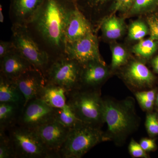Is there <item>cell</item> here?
Returning a JSON list of instances; mask_svg holds the SVG:
<instances>
[{
	"label": "cell",
	"instance_id": "2e32d148",
	"mask_svg": "<svg viewBox=\"0 0 158 158\" xmlns=\"http://www.w3.org/2000/svg\"><path fill=\"white\" fill-rule=\"evenodd\" d=\"M109 71L105 62L92 61L82 65L81 88L95 89L107 78Z\"/></svg>",
	"mask_w": 158,
	"mask_h": 158
},
{
	"label": "cell",
	"instance_id": "7c38bea8",
	"mask_svg": "<svg viewBox=\"0 0 158 158\" xmlns=\"http://www.w3.org/2000/svg\"><path fill=\"white\" fill-rule=\"evenodd\" d=\"M15 81L24 96V106L31 100L37 98L46 84L43 74L35 68L24 73Z\"/></svg>",
	"mask_w": 158,
	"mask_h": 158
},
{
	"label": "cell",
	"instance_id": "cb8c5ba5",
	"mask_svg": "<svg viewBox=\"0 0 158 158\" xmlns=\"http://www.w3.org/2000/svg\"><path fill=\"white\" fill-rule=\"evenodd\" d=\"M148 34L149 29L147 23L141 19L131 23L128 30V37L132 41H140Z\"/></svg>",
	"mask_w": 158,
	"mask_h": 158
},
{
	"label": "cell",
	"instance_id": "7402d4cb",
	"mask_svg": "<svg viewBox=\"0 0 158 158\" xmlns=\"http://www.w3.org/2000/svg\"><path fill=\"white\" fill-rule=\"evenodd\" d=\"M158 49V41L151 38L142 39L133 46L132 52L143 59H149L155 53Z\"/></svg>",
	"mask_w": 158,
	"mask_h": 158
},
{
	"label": "cell",
	"instance_id": "836d02e7",
	"mask_svg": "<svg viewBox=\"0 0 158 158\" xmlns=\"http://www.w3.org/2000/svg\"><path fill=\"white\" fill-rule=\"evenodd\" d=\"M140 144L145 152L153 150L156 148L155 140L149 138H143L140 141Z\"/></svg>",
	"mask_w": 158,
	"mask_h": 158
},
{
	"label": "cell",
	"instance_id": "6da1fadb",
	"mask_svg": "<svg viewBox=\"0 0 158 158\" xmlns=\"http://www.w3.org/2000/svg\"><path fill=\"white\" fill-rule=\"evenodd\" d=\"M75 2L44 0L27 28L37 44L48 55L51 62L65 55V31Z\"/></svg>",
	"mask_w": 158,
	"mask_h": 158
},
{
	"label": "cell",
	"instance_id": "ac0fdd59",
	"mask_svg": "<svg viewBox=\"0 0 158 158\" xmlns=\"http://www.w3.org/2000/svg\"><path fill=\"white\" fill-rule=\"evenodd\" d=\"M114 0H76L78 9L93 25L99 22L100 15L109 7L110 9Z\"/></svg>",
	"mask_w": 158,
	"mask_h": 158
},
{
	"label": "cell",
	"instance_id": "8992f818",
	"mask_svg": "<svg viewBox=\"0 0 158 158\" xmlns=\"http://www.w3.org/2000/svg\"><path fill=\"white\" fill-rule=\"evenodd\" d=\"M82 65L65 55L51 62L44 73L46 82L64 88L67 93L81 88Z\"/></svg>",
	"mask_w": 158,
	"mask_h": 158
},
{
	"label": "cell",
	"instance_id": "4dcf8cb0",
	"mask_svg": "<svg viewBox=\"0 0 158 158\" xmlns=\"http://www.w3.org/2000/svg\"><path fill=\"white\" fill-rule=\"evenodd\" d=\"M129 150L131 155L135 158H147L148 156L145 151L142 148L140 144H138L135 140H131Z\"/></svg>",
	"mask_w": 158,
	"mask_h": 158
},
{
	"label": "cell",
	"instance_id": "603a6c76",
	"mask_svg": "<svg viewBox=\"0 0 158 158\" xmlns=\"http://www.w3.org/2000/svg\"><path fill=\"white\" fill-rule=\"evenodd\" d=\"M55 119L70 129L82 122L77 117L71 108L67 104L64 107L56 109Z\"/></svg>",
	"mask_w": 158,
	"mask_h": 158
},
{
	"label": "cell",
	"instance_id": "d6986e66",
	"mask_svg": "<svg viewBox=\"0 0 158 158\" xmlns=\"http://www.w3.org/2000/svg\"><path fill=\"white\" fill-rule=\"evenodd\" d=\"M99 25L103 37L110 40H115L120 38L123 36L126 30L124 19L114 14L101 20Z\"/></svg>",
	"mask_w": 158,
	"mask_h": 158
},
{
	"label": "cell",
	"instance_id": "30bf717a",
	"mask_svg": "<svg viewBox=\"0 0 158 158\" xmlns=\"http://www.w3.org/2000/svg\"><path fill=\"white\" fill-rule=\"evenodd\" d=\"M35 130L47 148L60 158L59 151L66 141L70 129L55 119Z\"/></svg>",
	"mask_w": 158,
	"mask_h": 158
},
{
	"label": "cell",
	"instance_id": "f546056e",
	"mask_svg": "<svg viewBox=\"0 0 158 158\" xmlns=\"http://www.w3.org/2000/svg\"><path fill=\"white\" fill-rule=\"evenodd\" d=\"M146 129L150 135H158V118L156 113H148L146 116L145 122Z\"/></svg>",
	"mask_w": 158,
	"mask_h": 158
},
{
	"label": "cell",
	"instance_id": "83f0119b",
	"mask_svg": "<svg viewBox=\"0 0 158 158\" xmlns=\"http://www.w3.org/2000/svg\"><path fill=\"white\" fill-rule=\"evenodd\" d=\"M135 0H114L110 9L111 14L119 12L127 14L131 10Z\"/></svg>",
	"mask_w": 158,
	"mask_h": 158
},
{
	"label": "cell",
	"instance_id": "4316f807",
	"mask_svg": "<svg viewBox=\"0 0 158 158\" xmlns=\"http://www.w3.org/2000/svg\"><path fill=\"white\" fill-rule=\"evenodd\" d=\"M0 158H15L11 139L6 131L0 130Z\"/></svg>",
	"mask_w": 158,
	"mask_h": 158
},
{
	"label": "cell",
	"instance_id": "ba28073f",
	"mask_svg": "<svg viewBox=\"0 0 158 158\" xmlns=\"http://www.w3.org/2000/svg\"><path fill=\"white\" fill-rule=\"evenodd\" d=\"M56 109L39 98L31 100L23 108L17 124L36 130L56 119Z\"/></svg>",
	"mask_w": 158,
	"mask_h": 158
},
{
	"label": "cell",
	"instance_id": "52a82bcc",
	"mask_svg": "<svg viewBox=\"0 0 158 158\" xmlns=\"http://www.w3.org/2000/svg\"><path fill=\"white\" fill-rule=\"evenodd\" d=\"M11 41L15 48L33 67L44 75L51 62V59L35 41L27 27L12 26Z\"/></svg>",
	"mask_w": 158,
	"mask_h": 158
},
{
	"label": "cell",
	"instance_id": "d4e9b609",
	"mask_svg": "<svg viewBox=\"0 0 158 158\" xmlns=\"http://www.w3.org/2000/svg\"><path fill=\"white\" fill-rule=\"evenodd\" d=\"M112 62L111 67L113 70L117 69L125 65L129 58L128 52L123 46L114 44L111 46Z\"/></svg>",
	"mask_w": 158,
	"mask_h": 158
},
{
	"label": "cell",
	"instance_id": "4fadbf2b",
	"mask_svg": "<svg viewBox=\"0 0 158 158\" xmlns=\"http://www.w3.org/2000/svg\"><path fill=\"white\" fill-rule=\"evenodd\" d=\"M92 32H94L93 25L76 6L71 13L66 26V43L77 41Z\"/></svg>",
	"mask_w": 158,
	"mask_h": 158
},
{
	"label": "cell",
	"instance_id": "3957f363",
	"mask_svg": "<svg viewBox=\"0 0 158 158\" xmlns=\"http://www.w3.org/2000/svg\"><path fill=\"white\" fill-rule=\"evenodd\" d=\"M106 141L99 127L81 122L71 129L59 151L60 158H80L102 141Z\"/></svg>",
	"mask_w": 158,
	"mask_h": 158
},
{
	"label": "cell",
	"instance_id": "484cf974",
	"mask_svg": "<svg viewBox=\"0 0 158 158\" xmlns=\"http://www.w3.org/2000/svg\"><path fill=\"white\" fill-rule=\"evenodd\" d=\"M158 8V0H135L129 15L148 14Z\"/></svg>",
	"mask_w": 158,
	"mask_h": 158
},
{
	"label": "cell",
	"instance_id": "5b68a950",
	"mask_svg": "<svg viewBox=\"0 0 158 158\" xmlns=\"http://www.w3.org/2000/svg\"><path fill=\"white\" fill-rule=\"evenodd\" d=\"M6 131L15 158H58L47 148L36 130L16 124Z\"/></svg>",
	"mask_w": 158,
	"mask_h": 158
},
{
	"label": "cell",
	"instance_id": "9a60e30c",
	"mask_svg": "<svg viewBox=\"0 0 158 158\" xmlns=\"http://www.w3.org/2000/svg\"><path fill=\"white\" fill-rule=\"evenodd\" d=\"M123 74L127 81L138 88L149 87L155 80L154 76L147 66L137 60H133L129 63Z\"/></svg>",
	"mask_w": 158,
	"mask_h": 158
},
{
	"label": "cell",
	"instance_id": "e575fe53",
	"mask_svg": "<svg viewBox=\"0 0 158 158\" xmlns=\"http://www.w3.org/2000/svg\"><path fill=\"white\" fill-rule=\"evenodd\" d=\"M138 102L141 107L145 110H150L154 105V101L145 99H138Z\"/></svg>",
	"mask_w": 158,
	"mask_h": 158
},
{
	"label": "cell",
	"instance_id": "f1b7e54d",
	"mask_svg": "<svg viewBox=\"0 0 158 158\" xmlns=\"http://www.w3.org/2000/svg\"><path fill=\"white\" fill-rule=\"evenodd\" d=\"M146 23L149 29L150 37L158 41V11L148 13Z\"/></svg>",
	"mask_w": 158,
	"mask_h": 158
},
{
	"label": "cell",
	"instance_id": "e0dca14e",
	"mask_svg": "<svg viewBox=\"0 0 158 158\" xmlns=\"http://www.w3.org/2000/svg\"><path fill=\"white\" fill-rule=\"evenodd\" d=\"M67 91L62 87L46 82L37 98L55 109H60L67 104Z\"/></svg>",
	"mask_w": 158,
	"mask_h": 158
},
{
	"label": "cell",
	"instance_id": "d6a6232c",
	"mask_svg": "<svg viewBox=\"0 0 158 158\" xmlns=\"http://www.w3.org/2000/svg\"><path fill=\"white\" fill-rule=\"evenodd\" d=\"M136 96L138 99H145L154 102L156 97V92L154 90L141 91L136 94Z\"/></svg>",
	"mask_w": 158,
	"mask_h": 158
},
{
	"label": "cell",
	"instance_id": "7a4b0ae2",
	"mask_svg": "<svg viewBox=\"0 0 158 158\" xmlns=\"http://www.w3.org/2000/svg\"><path fill=\"white\" fill-rule=\"evenodd\" d=\"M134 104L131 98L122 101L103 100V121L108 126L106 141L122 144L135 129L138 120Z\"/></svg>",
	"mask_w": 158,
	"mask_h": 158
},
{
	"label": "cell",
	"instance_id": "8fae6325",
	"mask_svg": "<svg viewBox=\"0 0 158 158\" xmlns=\"http://www.w3.org/2000/svg\"><path fill=\"white\" fill-rule=\"evenodd\" d=\"M44 0H11L9 17L12 26L27 27L34 19Z\"/></svg>",
	"mask_w": 158,
	"mask_h": 158
},
{
	"label": "cell",
	"instance_id": "ffe728a7",
	"mask_svg": "<svg viewBox=\"0 0 158 158\" xmlns=\"http://www.w3.org/2000/svg\"><path fill=\"white\" fill-rule=\"evenodd\" d=\"M9 102L24 106L25 99L15 81L0 73V102Z\"/></svg>",
	"mask_w": 158,
	"mask_h": 158
},
{
	"label": "cell",
	"instance_id": "1f68e13d",
	"mask_svg": "<svg viewBox=\"0 0 158 158\" xmlns=\"http://www.w3.org/2000/svg\"><path fill=\"white\" fill-rule=\"evenodd\" d=\"M15 49L14 44L11 40L10 41H0V59H2L9 53Z\"/></svg>",
	"mask_w": 158,
	"mask_h": 158
},
{
	"label": "cell",
	"instance_id": "d590c367",
	"mask_svg": "<svg viewBox=\"0 0 158 158\" xmlns=\"http://www.w3.org/2000/svg\"><path fill=\"white\" fill-rule=\"evenodd\" d=\"M152 65L154 70L158 74V56L155 57L152 60Z\"/></svg>",
	"mask_w": 158,
	"mask_h": 158
},
{
	"label": "cell",
	"instance_id": "277c9868",
	"mask_svg": "<svg viewBox=\"0 0 158 158\" xmlns=\"http://www.w3.org/2000/svg\"><path fill=\"white\" fill-rule=\"evenodd\" d=\"M67 104L82 122L99 127L103 121V100L95 89L81 88L66 93Z\"/></svg>",
	"mask_w": 158,
	"mask_h": 158
},
{
	"label": "cell",
	"instance_id": "44dd1931",
	"mask_svg": "<svg viewBox=\"0 0 158 158\" xmlns=\"http://www.w3.org/2000/svg\"><path fill=\"white\" fill-rule=\"evenodd\" d=\"M23 107L13 102H0V130L7 131L17 124Z\"/></svg>",
	"mask_w": 158,
	"mask_h": 158
},
{
	"label": "cell",
	"instance_id": "f35d334b",
	"mask_svg": "<svg viewBox=\"0 0 158 158\" xmlns=\"http://www.w3.org/2000/svg\"><path fill=\"white\" fill-rule=\"evenodd\" d=\"M69 1H73V2H75L76 1V0H69Z\"/></svg>",
	"mask_w": 158,
	"mask_h": 158
},
{
	"label": "cell",
	"instance_id": "8d00e7d4",
	"mask_svg": "<svg viewBox=\"0 0 158 158\" xmlns=\"http://www.w3.org/2000/svg\"><path fill=\"white\" fill-rule=\"evenodd\" d=\"M4 16L3 14L2 11V5H0V22L1 23H4Z\"/></svg>",
	"mask_w": 158,
	"mask_h": 158
},
{
	"label": "cell",
	"instance_id": "5bb4252c",
	"mask_svg": "<svg viewBox=\"0 0 158 158\" xmlns=\"http://www.w3.org/2000/svg\"><path fill=\"white\" fill-rule=\"evenodd\" d=\"M33 68V65L15 48L1 59L0 73L13 81Z\"/></svg>",
	"mask_w": 158,
	"mask_h": 158
},
{
	"label": "cell",
	"instance_id": "9c48e42d",
	"mask_svg": "<svg viewBox=\"0 0 158 158\" xmlns=\"http://www.w3.org/2000/svg\"><path fill=\"white\" fill-rule=\"evenodd\" d=\"M94 33L74 42L67 43L65 54L81 65L92 61L104 62L100 53L98 39Z\"/></svg>",
	"mask_w": 158,
	"mask_h": 158
},
{
	"label": "cell",
	"instance_id": "74e56055",
	"mask_svg": "<svg viewBox=\"0 0 158 158\" xmlns=\"http://www.w3.org/2000/svg\"><path fill=\"white\" fill-rule=\"evenodd\" d=\"M156 102H157V105H158V94L157 96V98H156Z\"/></svg>",
	"mask_w": 158,
	"mask_h": 158
}]
</instances>
